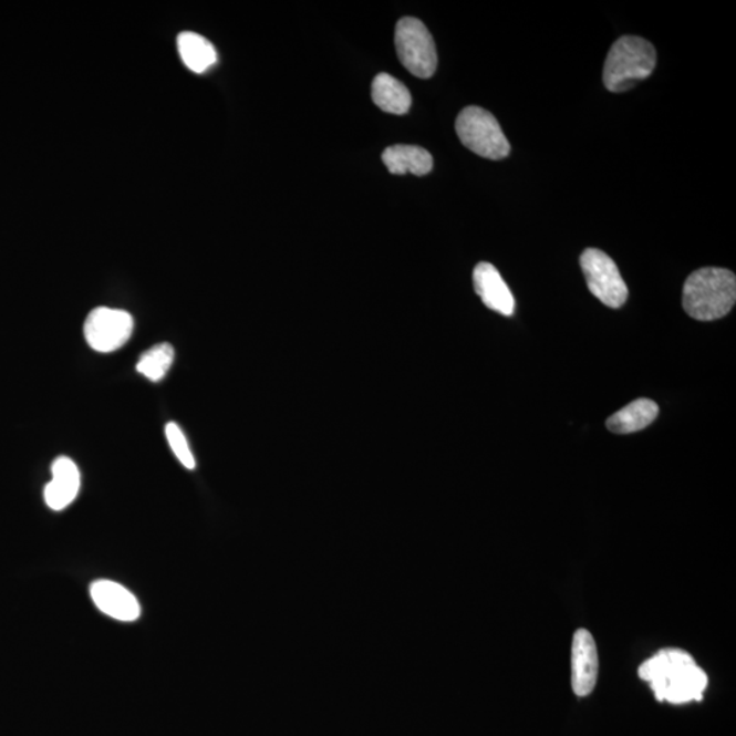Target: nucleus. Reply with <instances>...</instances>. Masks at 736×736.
<instances>
[{"label":"nucleus","mask_w":736,"mask_h":736,"mask_svg":"<svg viewBox=\"0 0 736 736\" xmlns=\"http://www.w3.org/2000/svg\"><path fill=\"white\" fill-rule=\"evenodd\" d=\"M93 603L105 615L121 622H133L141 615V605L127 588L108 580L94 582L91 588Z\"/></svg>","instance_id":"1a4fd4ad"},{"label":"nucleus","mask_w":736,"mask_h":736,"mask_svg":"<svg viewBox=\"0 0 736 736\" xmlns=\"http://www.w3.org/2000/svg\"><path fill=\"white\" fill-rule=\"evenodd\" d=\"M133 317L125 310L97 308L87 315L84 326L85 339L91 349L110 353L122 349L132 338Z\"/></svg>","instance_id":"0eeeda50"},{"label":"nucleus","mask_w":736,"mask_h":736,"mask_svg":"<svg viewBox=\"0 0 736 736\" xmlns=\"http://www.w3.org/2000/svg\"><path fill=\"white\" fill-rule=\"evenodd\" d=\"M81 474L72 458L59 457L52 464V480L44 490L45 504L55 511L66 509L79 496Z\"/></svg>","instance_id":"9b49d317"},{"label":"nucleus","mask_w":736,"mask_h":736,"mask_svg":"<svg viewBox=\"0 0 736 736\" xmlns=\"http://www.w3.org/2000/svg\"><path fill=\"white\" fill-rule=\"evenodd\" d=\"M598 674V647L593 635L585 629L577 630L571 645V687L577 696L585 697L593 692Z\"/></svg>","instance_id":"6e6552de"},{"label":"nucleus","mask_w":736,"mask_h":736,"mask_svg":"<svg viewBox=\"0 0 736 736\" xmlns=\"http://www.w3.org/2000/svg\"><path fill=\"white\" fill-rule=\"evenodd\" d=\"M656 68V50L650 41L623 37L612 44L604 63L603 81L612 93H622L647 79Z\"/></svg>","instance_id":"7ed1b4c3"},{"label":"nucleus","mask_w":736,"mask_h":736,"mask_svg":"<svg viewBox=\"0 0 736 736\" xmlns=\"http://www.w3.org/2000/svg\"><path fill=\"white\" fill-rule=\"evenodd\" d=\"M589 291L611 309L626 303L629 290L616 265L605 252L588 249L580 258Z\"/></svg>","instance_id":"423d86ee"},{"label":"nucleus","mask_w":736,"mask_h":736,"mask_svg":"<svg viewBox=\"0 0 736 736\" xmlns=\"http://www.w3.org/2000/svg\"><path fill=\"white\" fill-rule=\"evenodd\" d=\"M382 162L394 175L412 174L423 176L432 173L433 156L421 146L394 145L382 153Z\"/></svg>","instance_id":"f8f14e48"},{"label":"nucleus","mask_w":736,"mask_h":736,"mask_svg":"<svg viewBox=\"0 0 736 736\" xmlns=\"http://www.w3.org/2000/svg\"><path fill=\"white\" fill-rule=\"evenodd\" d=\"M166 437L170 449L175 453L176 458L184 464V467L187 469L196 468V460H194L193 453L190 447H188V442L185 437L184 432L176 423H168L166 426Z\"/></svg>","instance_id":"f3484780"},{"label":"nucleus","mask_w":736,"mask_h":736,"mask_svg":"<svg viewBox=\"0 0 736 736\" xmlns=\"http://www.w3.org/2000/svg\"><path fill=\"white\" fill-rule=\"evenodd\" d=\"M178 50L182 61L194 73H205L217 62L215 45L201 34L184 32L178 38Z\"/></svg>","instance_id":"2eb2a0df"},{"label":"nucleus","mask_w":736,"mask_h":736,"mask_svg":"<svg viewBox=\"0 0 736 736\" xmlns=\"http://www.w3.org/2000/svg\"><path fill=\"white\" fill-rule=\"evenodd\" d=\"M736 279L732 270L703 268L687 277L683 309L697 321H716L733 310Z\"/></svg>","instance_id":"f03ea898"},{"label":"nucleus","mask_w":736,"mask_h":736,"mask_svg":"<svg viewBox=\"0 0 736 736\" xmlns=\"http://www.w3.org/2000/svg\"><path fill=\"white\" fill-rule=\"evenodd\" d=\"M639 675L641 680L651 683L659 701L676 705L703 699L708 685V676L698 667L691 653L674 647L663 650L641 664Z\"/></svg>","instance_id":"f257e3e1"},{"label":"nucleus","mask_w":736,"mask_h":736,"mask_svg":"<svg viewBox=\"0 0 736 736\" xmlns=\"http://www.w3.org/2000/svg\"><path fill=\"white\" fill-rule=\"evenodd\" d=\"M396 49L400 62L411 74L429 79L438 66L437 49L428 29L419 20L405 17L396 27Z\"/></svg>","instance_id":"39448f33"},{"label":"nucleus","mask_w":736,"mask_h":736,"mask_svg":"<svg viewBox=\"0 0 736 736\" xmlns=\"http://www.w3.org/2000/svg\"><path fill=\"white\" fill-rule=\"evenodd\" d=\"M175 351L168 343L157 344L147 350L137 363V371L145 379L152 382H158L167 375L173 366Z\"/></svg>","instance_id":"dca6fc26"},{"label":"nucleus","mask_w":736,"mask_h":736,"mask_svg":"<svg viewBox=\"0 0 736 736\" xmlns=\"http://www.w3.org/2000/svg\"><path fill=\"white\" fill-rule=\"evenodd\" d=\"M456 132L463 145L470 152L490 160H502L510 153V144L505 137L496 116L480 107H467L456 121Z\"/></svg>","instance_id":"20e7f679"},{"label":"nucleus","mask_w":736,"mask_h":736,"mask_svg":"<svg viewBox=\"0 0 736 736\" xmlns=\"http://www.w3.org/2000/svg\"><path fill=\"white\" fill-rule=\"evenodd\" d=\"M659 415V406L650 398H639L609 417L608 428L614 434H632L651 426Z\"/></svg>","instance_id":"ddd939ff"},{"label":"nucleus","mask_w":736,"mask_h":736,"mask_svg":"<svg viewBox=\"0 0 736 736\" xmlns=\"http://www.w3.org/2000/svg\"><path fill=\"white\" fill-rule=\"evenodd\" d=\"M371 97L376 107L393 115H404L410 111L412 97L403 82L391 74L376 75L371 86Z\"/></svg>","instance_id":"4468645a"},{"label":"nucleus","mask_w":736,"mask_h":736,"mask_svg":"<svg viewBox=\"0 0 736 736\" xmlns=\"http://www.w3.org/2000/svg\"><path fill=\"white\" fill-rule=\"evenodd\" d=\"M475 292L488 309L505 317L515 314L516 300L494 265L480 262L474 270Z\"/></svg>","instance_id":"9d476101"}]
</instances>
